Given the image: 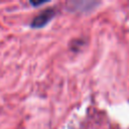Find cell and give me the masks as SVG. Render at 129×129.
<instances>
[{"label": "cell", "mask_w": 129, "mask_h": 129, "mask_svg": "<svg viewBox=\"0 0 129 129\" xmlns=\"http://www.w3.org/2000/svg\"><path fill=\"white\" fill-rule=\"evenodd\" d=\"M55 15V10L53 8H48L40 12L37 16H35L31 22V27L33 28H40L46 25Z\"/></svg>", "instance_id": "6da1fadb"}]
</instances>
